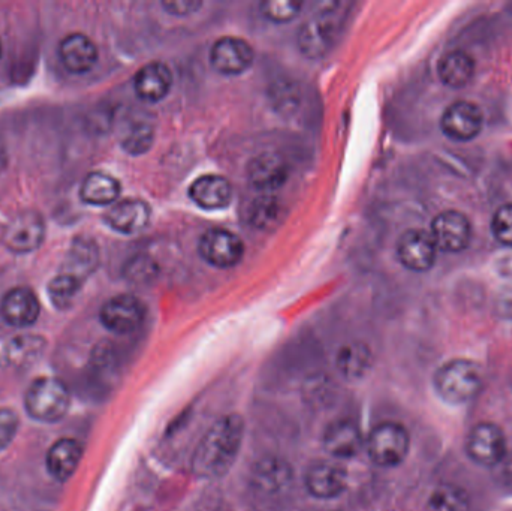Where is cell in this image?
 Instances as JSON below:
<instances>
[{
  "instance_id": "f1b7e54d",
  "label": "cell",
  "mask_w": 512,
  "mask_h": 511,
  "mask_svg": "<svg viewBox=\"0 0 512 511\" xmlns=\"http://www.w3.org/2000/svg\"><path fill=\"white\" fill-rule=\"evenodd\" d=\"M283 218V206L273 195L256 198L249 207V222L256 230L271 231L279 227Z\"/></svg>"
},
{
  "instance_id": "8992f818",
  "label": "cell",
  "mask_w": 512,
  "mask_h": 511,
  "mask_svg": "<svg viewBox=\"0 0 512 511\" xmlns=\"http://www.w3.org/2000/svg\"><path fill=\"white\" fill-rule=\"evenodd\" d=\"M45 239V221L36 210H21L3 227L0 240L14 254L36 251Z\"/></svg>"
},
{
  "instance_id": "44dd1931",
  "label": "cell",
  "mask_w": 512,
  "mask_h": 511,
  "mask_svg": "<svg viewBox=\"0 0 512 511\" xmlns=\"http://www.w3.org/2000/svg\"><path fill=\"white\" fill-rule=\"evenodd\" d=\"M98 264L99 249L95 240L77 237L69 246L68 254L63 260L59 273H65L84 284V281L95 272Z\"/></svg>"
},
{
  "instance_id": "8d00e7d4",
  "label": "cell",
  "mask_w": 512,
  "mask_h": 511,
  "mask_svg": "<svg viewBox=\"0 0 512 511\" xmlns=\"http://www.w3.org/2000/svg\"><path fill=\"white\" fill-rule=\"evenodd\" d=\"M499 467H501L502 483L512 491V450L505 455Z\"/></svg>"
},
{
  "instance_id": "74e56055",
  "label": "cell",
  "mask_w": 512,
  "mask_h": 511,
  "mask_svg": "<svg viewBox=\"0 0 512 511\" xmlns=\"http://www.w3.org/2000/svg\"><path fill=\"white\" fill-rule=\"evenodd\" d=\"M2 53H3V47H2V41H0V59H2Z\"/></svg>"
},
{
  "instance_id": "e0dca14e",
  "label": "cell",
  "mask_w": 512,
  "mask_h": 511,
  "mask_svg": "<svg viewBox=\"0 0 512 511\" xmlns=\"http://www.w3.org/2000/svg\"><path fill=\"white\" fill-rule=\"evenodd\" d=\"M150 206L137 198H126L117 201L105 215V221L113 230L122 234H135L143 231L149 225Z\"/></svg>"
},
{
  "instance_id": "d6a6232c",
  "label": "cell",
  "mask_w": 512,
  "mask_h": 511,
  "mask_svg": "<svg viewBox=\"0 0 512 511\" xmlns=\"http://www.w3.org/2000/svg\"><path fill=\"white\" fill-rule=\"evenodd\" d=\"M301 8L303 3L295 0H267L261 3L262 15L273 23H288L294 20L300 14Z\"/></svg>"
},
{
  "instance_id": "cb8c5ba5",
  "label": "cell",
  "mask_w": 512,
  "mask_h": 511,
  "mask_svg": "<svg viewBox=\"0 0 512 511\" xmlns=\"http://www.w3.org/2000/svg\"><path fill=\"white\" fill-rule=\"evenodd\" d=\"M119 180L102 171L87 174L80 189V197L89 206H110L119 198Z\"/></svg>"
},
{
  "instance_id": "4dcf8cb0",
  "label": "cell",
  "mask_w": 512,
  "mask_h": 511,
  "mask_svg": "<svg viewBox=\"0 0 512 511\" xmlns=\"http://www.w3.org/2000/svg\"><path fill=\"white\" fill-rule=\"evenodd\" d=\"M81 287L83 284L77 279L71 278L65 273H59L48 284V294L57 309H68L72 305V300L80 293Z\"/></svg>"
},
{
  "instance_id": "3957f363",
  "label": "cell",
  "mask_w": 512,
  "mask_h": 511,
  "mask_svg": "<svg viewBox=\"0 0 512 511\" xmlns=\"http://www.w3.org/2000/svg\"><path fill=\"white\" fill-rule=\"evenodd\" d=\"M483 371L469 359H454L442 365L433 378V386L442 401L463 405L474 401L483 389Z\"/></svg>"
},
{
  "instance_id": "52a82bcc",
  "label": "cell",
  "mask_w": 512,
  "mask_h": 511,
  "mask_svg": "<svg viewBox=\"0 0 512 511\" xmlns=\"http://www.w3.org/2000/svg\"><path fill=\"white\" fill-rule=\"evenodd\" d=\"M466 453L481 467H499L507 455V438L495 423H478L466 438Z\"/></svg>"
},
{
  "instance_id": "8fae6325",
  "label": "cell",
  "mask_w": 512,
  "mask_h": 511,
  "mask_svg": "<svg viewBox=\"0 0 512 511\" xmlns=\"http://www.w3.org/2000/svg\"><path fill=\"white\" fill-rule=\"evenodd\" d=\"M254 59L252 45L236 36H224L218 39L210 51V62L213 68L224 75L243 74L251 68Z\"/></svg>"
},
{
  "instance_id": "277c9868",
  "label": "cell",
  "mask_w": 512,
  "mask_h": 511,
  "mask_svg": "<svg viewBox=\"0 0 512 511\" xmlns=\"http://www.w3.org/2000/svg\"><path fill=\"white\" fill-rule=\"evenodd\" d=\"M71 398L62 381L41 377L33 381L24 396L27 414L42 423L59 422L68 411Z\"/></svg>"
},
{
  "instance_id": "d6986e66",
  "label": "cell",
  "mask_w": 512,
  "mask_h": 511,
  "mask_svg": "<svg viewBox=\"0 0 512 511\" xmlns=\"http://www.w3.org/2000/svg\"><path fill=\"white\" fill-rule=\"evenodd\" d=\"M363 446V434L351 420H337V422L331 423L325 431L324 447L333 458H355Z\"/></svg>"
},
{
  "instance_id": "30bf717a",
  "label": "cell",
  "mask_w": 512,
  "mask_h": 511,
  "mask_svg": "<svg viewBox=\"0 0 512 511\" xmlns=\"http://www.w3.org/2000/svg\"><path fill=\"white\" fill-rule=\"evenodd\" d=\"M102 324L117 335H128L143 324L146 306L131 294H120L108 300L101 309Z\"/></svg>"
},
{
  "instance_id": "e575fe53",
  "label": "cell",
  "mask_w": 512,
  "mask_h": 511,
  "mask_svg": "<svg viewBox=\"0 0 512 511\" xmlns=\"http://www.w3.org/2000/svg\"><path fill=\"white\" fill-rule=\"evenodd\" d=\"M18 416L9 408H0V452L5 450L17 434Z\"/></svg>"
},
{
  "instance_id": "5bb4252c",
  "label": "cell",
  "mask_w": 512,
  "mask_h": 511,
  "mask_svg": "<svg viewBox=\"0 0 512 511\" xmlns=\"http://www.w3.org/2000/svg\"><path fill=\"white\" fill-rule=\"evenodd\" d=\"M248 177L255 191L270 195L285 185L289 167L283 156L271 152L261 153L249 164Z\"/></svg>"
},
{
  "instance_id": "603a6c76",
  "label": "cell",
  "mask_w": 512,
  "mask_h": 511,
  "mask_svg": "<svg viewBox=\"0 0 512 511\" xmlns=\"http://www.w3.org/2000/svg\"><path fill=\"white\" fill-rule=\"evenodd\" d=\"M83 458V447L77 440L62 438L51 446L47 453L48 473L57 482H66L77 471Z\"/></svg>"
},
{
  "instance_id": "7c38bea8",
  "label": "cell",
  "mask_w": 512,
  "mask_h": 511,
  "mask_svg": "<svg viewBox=\"0 0 512 511\" xmlns=\"http://www.w3.org/2000/svg\"><path fill=\"white\" fill-rule=\"evenodd\" d=\"M438 246L430 231L409 230L400 237L397 255L400 263L412 272H427L438 258Z\"/></svg>"
},
{
  "instance_id": "6da1fadb",
  "label": "cell",
  "mask_w": 512,
  "mask_h": 511,
  "mask_svg": "<svg viewBox=\"0 0 512 511\" xmlns=\"http://www.w3.org/2000/svg\"><path fill=\"white\" fill-rule=\"evenodd\" d=\"M245 435V423L237 414L219 419L201 438L192 458V473L198 479L213 480L225 476L239 456Z\"/></svg>"
},
{
  "instance_id": "2e32d148",
  "label": "cell",
  "mask_w": 512,
  "mask_h": 511,
  "mask_svg": "<svg viewBox=\"0 0 512 511\" xmlns=\"http://www.w3.org/2000/svg\"><path fill=\"white\" fill-rule=\"evenodd\" d=\"M307 491L312 497L319 500H333L345 492L348 479L346 473L336 464L330 462H316L307 470Z\"/></svg>"
},
{
  "instance_id": "9a60e30c",
  "label": "cell",
  "mask_w": 512,
  "mask_h": 511,
  "mask_svg": "<svg viewBox=\"0 0 512 511\" xmlns=\"http://www.w3.org/2000/svg\"><path fill=\"white\" fill-rule=\"evenodd\" d=\"M3 320L14 327H30L41 314L38 297L27 287H15L3 296L0 303Z\"/></svg>"
},
{
  "instance_id": "ffe728a7",
  "label": "cell",
  "mask_w": 512,
  "mask_h": 511,
  "mask_svg": "<svg viewBox=\"0 0 512 511\" xmlns=\"http://www.w3.org/2000/svg\"><path fill=\"white\" fill-rule=\"evenodd\" d=\"M189 197L203 209H224L233 200V188L225 177L206 174L194 180L189 188Z\"/></svg>"
},
{
  "instance_id": "484cf974",
  "label": "cell",
  "mask_w": 512,
  "mask_h": 511,
  "mask_svg": "<svg viewBox=\"0 0 512 511\" xmlns=\"http://www.w3.org/2000/svg\"><path fill=\"white\" fill-rule=\"evenodd\" d=\"M474 74L475 60L466 51H450L439 62V77L448 87H465L474 78Z\"/></svg>"
},
{
  "instance_id": "836d02e7",
  "label": "cell",
  "mask_w": 512,
  "mask_h": 511,
  "mask_svg": "<svg viewBox=\"0 0 512 511\" xmlns=\"http://www.w3.org/2000/svg\"><path fill=\"white\" fill-rule=\"evenodd\" d=\"M492 231L499 243L512 248V204H505L496 210L492 219Z\"/></svg>"
},
{
  "instance_id": "83f0119b",
  "label": "cell",
  "mask_w": 512,
  "mask_h": 511,
  "mask_svg": "<svg viewBox=\"0 0 512 511\" xmlns=\"http://www.w3.org/2000/svg\"><path fill=\"white\" fill-rule=\"evenodd\" d=\"M255 486L264 494H277L288 486L291 471L285 462L279 459H264L259 461L254 471Z\"/></svg>"
},
{
  "instance_id": "5b68a950",
  "label": "cell",
  "mask_w": 512,
  "mask_h": 511,
  "mask_svg": "<svg viewBox=\"0 0 512 511\" xmlns=\"http://www.w3.org/2000/svg\"><path fill=\"white\" fill-rule=\"evenodd\" d=\"M364 446L373 464L382 468H393L408 458L411 437L408 429L400 423L384 422L370 431Z\"/></svg>"
},
{
  "instance_id": "f35d334b",
  "label": "cell",
  "mask_w": 512,
  "mask_h": 511,
  "mask_svg": "<svg viewBox=\"0 0 512 511\" xmlns=\"http://www.w3.org/2000/svg\"><path fill=\"white\" fill-rule=\"evenodd\" d=\"M511 384H512V377H511Z\"/></svg>"
},
{
  "instance_id": "7402d4cb",
  "label": "cell",
  "mask_w": 512,
  "mask_h": 511,
  "mask_svg": "<svg viewBox=\"0 0 512 511\" xmlns=\"http://www.w3.org/2000/svg\"><path fill=\"white\" fill-rule=\"evenodd\" d=\"M135 92L143 101L158 102L170 93L173 87L171 69L162 62H150L135 75Z\"/></svg>"
},
{
  "instance_id": "ba28073f",
  "label": "cell",
  "mask_w": 512,
  "mask_h": 511,
  "mask_svg": "<svg viewBox=\"0 0 512 511\" xmlns=\"http://www.w3.org/2000/svg\"><path fill=\"white\" fill-rule=\"evenodd\" d=\"M200 254L212 266L230 269L242 261L245 245L233 231L212 228L201 236Z\"/></svg>"
},
{
  "instance_id": "9c48e42d",
  "label": "cell",
  "mask_w": 512,
  "mask_h": 511,
  "mask_svg": "<svg viewBox=\"0 0 512 511\" xmlns=\"http://www.w3.org/2000/svg\"><path fill=\"white\" fill-rule=\"evenodd\" d=\"M436 246L442 251L457 254L465 251L471 242L472 225L465 213L457 210H445L439 213L430 228Z\"/></svg>"
},
{
  "instance_id": "4316f807",
  "label": "cell",
  "mask_w": 512,
  "mask_h": 511,
  "mask_svg": "<svg viewBox=\"0 0 512 511\" xmlns=\"http://www.w3.org/2000/svg\"><path fill=\"white\" fill-rule=\"evenodd\" d=\"M372 365V351L360 342L345 345L337 354V369L346 380H360L366 377Z\"/></svg>"
},
{
  "instance_id": "4fadbf2b",
  "label": "cell",
  "mask_w": 512,
  "mask_h": 511,
  "mask_svg": "<svg viewBox=\"0 0 512 511\" xmlns=\"http://www.w3.org/2000/svg\"><path fill=\"white\" fill-rule=\"evenodd\" d=\"M483 123V111L477 104L471 101H457L445 110L441 128L451 140L469 141L480 135Z\"/></svg>"
},
{
  "instance_id": "d590c367",
  "label": "cell",
  "mask_w": 512,
  "mask_h": 511,
  "mask_svg": "<svg viewBox=\"0 0 512 511\" xmlns=\"http://www.w3.org/2000/svg\"><path fill=\"white\" fill-rule=\"evenodd\" d=\"M162 6L170 14L177 15V17H185V15L197 12L203 6V2H197V0H170V2L162 3Z\"/></svg>"
},
{
  "instance_id": "ac0fdd59",
  "label": "cell",
  "mask_w": 512,
  "mask_h": 511,
  "mask_svg": "<svg viewBox=\"0 0 512 511\" xmlns=\"http://www.w3.org/2000/svg\"><path fill=\"white\" fill-rule=\"evenodd\" d=\"M59 56L72 74H86L98 62V47L83 33H71L60 41Z\"/></svg>"
},
{
  "instance_id": "f546056e",
  "label": "cell",
  "mask_w": 512,
  "mask_h": 511,
  "mask_svg": "<svg viewBox=\"0 0 512 511\" xmlns=\"http://www.w3.org/2000/svg\"><path fill=\"white\" fill-rule=\"evenodd\" d=\"M468 492L456 485H441L427 500L426 511H469Z\"/></svg>"
},
{
  "instance_id": "7a4b0ae2",
  "label": "cell",
  "mask_w": 512,
  "mask_h": 511,
  "mask_svg": "<svg viewBox=\"0 0 512 511\" xmlns=\"http://www.w3.org/2000/svg\"><path fill=\"white\" fill-rule=\"evenodd\" d=\"M348 2H324L298 30V48L309 59H319L333 48L351 11Z\"/></svg>"
},
{
  "instance_id": "1f68e13d",
  "label": "cell",
  "mask_w": 512,
  "mask_h": 511,
  "mask_svg": "<svg viewBox=\"0 0 512 511\" xmlns=\"http://www.w3.org/2000/svg\"><path fill=\"white\" fill-rule=\"evenodd\" d=\"M153 143V128L149 123H134L122 138V147L131 155H141L150 149Z\"/></svg>"
},
{
  "instance_id": "d4e9b609",
  "label": "cell",
  "mask_w": 512,
  "mask_h": 511,
  "mask_svg": "<svg viewBox=\"0 0 512 511\" xmlns=\"http://www.w3.org/2000/svg\"><path fill=\"white\" fill-rule=\"evenodd\" d=\"M47 341L39 335H20L6 344L3 357L11 368L26 369L41 359Z\"/></svg>"
}]
</instances>
